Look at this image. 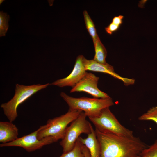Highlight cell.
<instances>
[{"mask_svg": "<svg viewBox=\"0 0 157 157\" xmlns=\"http://www.w3.org/2000/svg\"><path fill=\"white\" fill-rule=\"evenodd\" d=\"M123 18L124 16L122 15L115 16L113 19L112 22L117 25L120 26L123 23Z\"/></svg>", "mask_w": 157, "mask_h": 157, "instance_id": "ffe728a7", "label": "cell"}, {"mask_svg": "<svg viewBox=\"0 0 157 157\" xmlns=\"http://www.w3.org/2000/svg\"><path fill=\"white\" fill-rule=\"evenodd\" d=\"M38 130L39 129L29 134L18 138L12 142L1 144L0 146L21 147L27 151L31 152L40 149L44 145L56 142L53 138L50 137L38 139L37 138Z\"/></svg>", "mask_w": 157, "mask_h": 157, "instance_id": "52a82bcc", "label": "cell"}, {"mask_svg": "<svg viewBox=\"0 0 157 157\" xmlns=\"http://www.w3.org/2000/svg\"><path fill=\"white\" fill-rule=\"evenodd\" d=\"M98 77L91 72H87L83 77L70 91V93L84 92L97 98H107L110 97L100 90L97 87Z\"/></svg>", "mask_w": 157, "mask_h": 157, "instance_id": "ba28073f", "label": "cell"}, {"mask_svg": "<svg viewBox=\"0 0 157 157\" xmlns=\"http://www.w3.org/2000/svg\"><path fill=\"white\" fill-rule=\"evenodd\" d=\"M78 138L88 149L90 157H100V144L97 137L95 130H94L92 126L91 132L88 135L86 138H83L79 137Z\"/></svg>", "mask_w": 157, "mask_h": 157, "instance_id": "7c38bea8", "label": "cell"}, {"mask_svg": "<svg viewBox=\"0 0 157 157\" xmlns=\"http://www.w3.org/2000/svg\"><path fill=\"white\" fill-rule=\"evenodd\" d=\"M83 61L86 71L89 70L108 74L122 81L125 85H133L135 83L134 79L123 77L117 74L115 72L113 67L107 63L105 64L100 63L93 59L88 60L84 56Z\"/></svg>", "mask_w": 157, "mask_h": 157, "instance_id": "30bf717a", "label": "cell"}, {"mask_svg": "<svg viewBox=\"0 0 157 157\" xmlns=\"http://www.w3.org/2000/svg\"><path fill=\"white\" fill-rule=\"evenodd\" d=\"M140 121H151L157 124V106L153 107L144 113L138 118Z\"/></svg>", "mask_w": 157, "mask_h": 157, "instance_id": "e0dca14e", "label": "cell"}, {"mask_svg": "<svg viewBox=\"0 0 157 157\" xmlns=\"http://www.w3.org/2000/svg\"><path fill=\"white\" fill-rule=\"evenodd\" d=\"M50 84H38L25 85L17 84L15 94L11 100L2 104L1 107L9 121H14L18 116L17 109L18 106L38 91L47 87Z\"/></svg>", "mask_w": 157, "mask_h": 157, "instance_id": "277c9868", "label": "cell"}, {"mask_svg": "<svg viewBox=\"0 0 157 157\" xmlns=\"http://www.w3.org/2000/svg\"><path fill=\"white\" fill-rule=\"evenodd\" d=\"M141 157H157V137L152 144L143 151Z\"/></svg>", "mask_w": 157, "mask_h": 157, "instance_id": "ac0fdd59", "label": "cell"}, {"mask_svg": "<svg viewBox=\"0 0 157 157\" xmlns=\"http://www.w3.org/2000/svg\"><path fill=\"white\" fill-rule=\"evenodd\" d=\"M100 132L105 133L128 137L134 135L133 131L122 125L110 110L109 107L103 109L99 116L88 118Z\"/></svg>", "mask_w": 157, "mask_h": 157, "instance_id": "5b68a950", "label": "cell"}, {"mask_svg": "<svg viewBox=\"0 0 157 157\" xmlns=\"http://www.w3.org/2000/svg\"><path fill=\"white\" fill-rule=\"evenodd\" d=\"M95 49L94 60L100 63L105 64L107 63L106 61L107 51L105 47L101 42L99 37L94 44Z\"/></svg>", "mask_w": 157, "mask_h": 157, "instance_id": "4fadbf2b", "label": "cell"}, {"mask_svg": "<svg viewBox=\"0 0 157 157\" xmlns=\"http://www.w3.org/2000/svg\"><path fill=\"white\" fill-rule=\"evenodd\" d=\"M60 95L67 103L69 109L81 110L88 118L98 117L103 109L114 104L110 97L107 98H74L63 92L61 93Z\"/></svg>", "mask_w": 157, "mask_h": 157, "instance_id": "7a4b0ae2", "label": "cell"}, {"mask_svg": "<svg viewBox=\"0 0 157 157\" xmlns=\"http://www.w3.org/2000/svg\"><path fill=\"white\" fill-rule=\"evenodd\" d=\"M18 129L10 121L0 122V142L5 144L13 141L18 138Z\"/></svg>", "mask_w": 157, "mask_h": 157, "instance_id": "8fae6325", "label": "cell"}, {"mask_svg": "<svg viewBox=\"0 0 157 157\" xmlns=\"http://www.w3.org/2000/svg\"><path fill=\"white\" fill-rule=\"evenodd\" d=\"M82 112L80 110L69 109L66 113L49 119L46 124L39 128L37 138L41 140L44 138L51 137L56 142L64 138L68 125L76 119Z\"/></svg>", "mask_w": 157, "mask_h": 157, "instance_id": "3957f363", "label": "cell"}, {"mask_svg": "<svg viewBox=\"0 0 157 157\" xmlns=\"http://www.w3.org/2000/svg\"><path fill=\"white\" fill-rule=\"evenodd\" d=\"M83 56L79 55L76 58L72 72L67 77L55 81L51 85L60 87L75 86L83 77L86 73L83 61Z\"/></svg>", "mask_w": 157, "mask_h": 157, "instance_id": "9c48e42d", "label": "cell"}, {"mask_svg": "<svg viewBox=\"0 0 157 157\" xmlns=\"http://www.w3.org/2000/svg\"><path fill=\"white\" fill-rule=\"evenodd\" d=\"M4 1V0H0V4H1Z\"/></svg>", "mask_w": 157, "mask_h": 157, "instance_id": "7402d4cb", "label": "cell"}, {"mask_svg": "<svg viewBox=\"0 0 157 157\" xmlns=\"http://www.w3.org/2000/svg\"><path fill=\"white\" fill-rule=\"evenodd\" d=\"M83 151L85 157H90V153L88 148L85 145L83 147Z\"/></svg>", "mask_w": 157, "mask_h": 157, "instance_id": "44dd1931", "label": "cell"}, {"mask_svg": "<svg viewBox=\"0 0 157 157\" xmlns=\"http://www.w3.org/2000/svg\"><path fill=\"white\" fill-rule=\"evenodd\" d=\"M83 14L86 28L91 37L94 44L99 37L96 32L94 24L86 10H84L83 12Z\"/></svg>", "mask_w": 157, "mask_h": 157, "instance_id": "9a60e30c", "label": "cell"}, {"mask_svg": "<svg viewBox=\"0 0 157 157\" xmlns=\"http://www.w3.org/2000/svg\"><path fill=\"white\" fill-rule=\"evenodd\" d=\"M120 26L117 25L112 22L108 26L105 28L106 32L110 35L117 31L120 27Z\"/></svg>", "mask_w": 157, "mask_h": 157, "instance_id": "d6986e66", "label": "cell"}, {"mask_svg": "<svg viewBox=\"0 0 157 157\" xmlns=\"http://www.w3.org/2000/svg\"><path fill=\"white\" fill-rule=\"evenodd\" d=\"M10 17L6 13L0 12V36H4L8 28Z\"/></svg>", "mask_w": 157, "mask_h": 157, "instance_id": "2e32d148", "label": "cell"}, {"mask_svg": "<svg viewBox=\"0 0 157 157\" xmlns=\"http://www.w3.org/2000/svg\"><path fill=\"white\" fill-rule=\"evenodd\" d=\"M100 147V157H141L148 146L139 137L102 133L95 129Z\"/></svg>", "mask_w": 157, "mask_h": 157, "instance_id": "6da1fadb", "label": "cell"}, {"mask_svg": "<svg viewBox=\"0 0 157 157\" xmlns=\"http://www.w3.org/2000/svg\"><path fill=\"white\" fill-rule=\"evenodd\" d=\"M84 145L78 138L71 151L63 153L59 157H85L83 150Z\"/></svg>", "mask_w": 157, "mask_h": 157, "instance_id": "5bb4252c", "label": "cell"}, {"mask_svg": "<svg viewBox=\"0 0 157 157\" xmlns=\"http://www.w3.org/2000/svg\"><path fill=\"white\" fill-rule=\"evenodd\" d=\"M87 116L82 111L78 116L68 126L65 136L60 142L63 153L71 151L82 133L88 134L91 132L92 125L86 119Z\"/></svg>", "mask_w": 157, "mask_h": 157, "instance_id": "8992f818", "label": "cell"}]
</instances>
